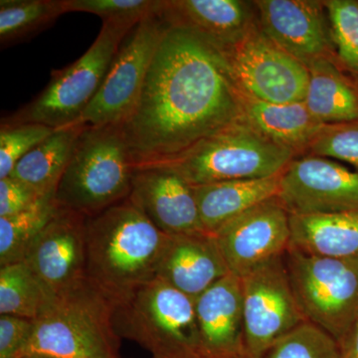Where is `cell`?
Here are the masks:
<instances>
[{"label": "cell", "instance_id": "6da1fadb", "mask_svg": "<svg viewBox=\"0 0 358 358\" xmlns=\"http://www.w3.org/2000/svg\"><path fill=\"white\" fill-rule=\"evenodd\" d=\"M241 119V91L221 49L169 25L121 127L136 169L166 164Z\"/></svg>", "mask_w": 358, "mask_h": 358}, {"label": "cell", "instance_id": "7a4b0ae2", "mask_svg": "<svg viewBox=\"0 0 358 358\" xmlns=\"http://www.w3.org/2000/svg\"><path fill=\"white\" fill-rule=\"evenodd\" d=\"M171 236L126 199L87 218L86 277L115 303L157 279Z\"/></svg>", "mask_w": 358, "mask_h": 358}, {"label": "cell", "instance_id": "3957f363", "mask_svg": "<svg viewBox=\"0 0 358 358\" xmlns=\"http://www.w3.org/2000/svg\"><path fill=\"white\" fill-rule=\"evenodd\" d=\"M114 303L84 278L55 294L34 326L23 353L57 358H119Z\"/></svg>", "mask_w": 358, "mask_h": 358}, {"label": "cell", "instance_id": "277c9868", "mask_svg": "<svg viewBox=\"0 0 358 358\" xmlns=\"http://www.w3.org/2000/svg\"><path fill=\"white\" fill-rule=\"evenodd\" d=\"M134 171L121 124H86L59 181L56 202L59 207L92 217L128 199Z\"/></svg>", "mask_w": 358, "mask_h": 358}, {"label": "cell", "instance_id": "5b68a950", "mask_svg": "<svg viewBox=\"0 0 358 358\" xmlns=\"http://www.w3.org/2000/svg\"><path fill=\"white\" fill-rule=\"evenodd\" d=\"M113 322L120 338L136 341L152 358H208L195 301L160 278L114 303Z\"/></svg>", "mask_w": 358, "mask_h": 358}, {"label": "cell", "instance_id": "8992f818", "mask_svg": "<svg viewBox=\"0 0 358 358\" xmlns=\"http://www.w3.org/2000/svg\"><path fill=\"white\" fill-rule=\"evenodd\" d=\"M298 157L241 119L159 166L169 167L189 185L199 186L270 178L282 173Z\"/></svg>", "mask_w": 358, "mask_h": 358}, {"label": "cell", "instance_id": "52a82bcc", "mask_svg": "<svg viewBox=\"0 0 358 358\" xmlns=\"http://www.w3.org/2000/svg\"><path fill=\"white\" fill-rule=\"evenodd\" d=\"M131 31L103 23L98 37L84 55L64 69L53 71L41 94L2 121L35 122L55 129L79 124L102 86L120 45Z\"/></svg>", "mask_w": 358, "mask_h": 358}, {"label": "cell", "instance_id": "ba28073f", "mask_svg": "<svg viewBox=\"0 0 358 358\" xmlns=\"http://www.w3.org/2000/svg\"><path fill=\"white\" fill-rule=\"evenodd\" d=\"M284 258L306 320L341 343L358 317V259L310 255L292 246Z\"/></svg>", "mask_w": 358, "mask_h": 358}, {"label": "cell", "instance_id": "9c48e42d", "mask_svg": "<svg viewBox=\"0 0 358 358\" xmlns=\"http://www.w3.org/2000/svg\"><path fill=\"white\" fill-rule=\"evenodd\" d=\"M240 91L263 102H305L310 72L268 38L257 22L239 41L220 48Z\"/></svg>", "mask_w": 358, "mask_h": 358}, {"label": "cell", "instance_id": "30bf717a", "mask_svg": "<svg viewBox=\"0 0 358 358\" xmlns=\"http://www.w3.org/2000/svg\"><path fill=\"white\" fill-rule=\"evenodd\" d=\"M241 282L244 358H262L271 346L308 320L294 296L284 256L254 268Z\"/></svg>", "mask_w": 358, "mask_h": 358}, {"label": "cell", "instance_id": "8fae6325", "mask_svg": "<svg viewBox=\"0 0 358 358\" xmlns=\"http://www.w3.org/2000/svg\"><path fill=\"white\" fill-rule=\"evenodd\" d=\"M167 23L157 13L141 20L124 37L98 94L79 124H121L134 109Z\"/></svg>", "mask_w": 358, "mask_h": 358}, {"label": "cell", "instance_id": "7c38bea8", "mask_svg": "<svg viewBox=\"0 0 358 358\" xmlns=\"http://www.w3.org/2000/svg\"><path fill=\"white\" fill-rule=\"evenodd\" d=\"M277 197L289 214L358 209V173L334 159L301 155L282 171Z\"/></svg>", "mask_w": 358, "mask_h": 358}, {"label": "cell", "instance_id": "4fadbf2b", "mask_svg": "<svg viewBox=\"0 0 358 358\" xmlns=\"http://www.w3.org/2000/svg\"><path fill=\"white\" fill-rule=\"evenodd\" d=\"M213 235L231 274L242 278L285 255L291 244L289 213L275 197L240 214Z\"/></svg>", "mask_w": 358, "mask_h": 358}, {"label": "cell", "instance_id": "5bb4252c", "mask_svg": "<svg viewBox=\"0 0 358 358\" xmlns=\"http://www.w3.org/2000/svg\"><path fill=\"white\" fill-rule=\"evenodd\" d=\"M253 2L262 31L293 57L307 67L324 60L338 63L329 18L322 1L257 0Z\"/></svg>", "mask_w": 358, "mask_h": 358}, {"label": "cell", "instance_id": "9a60e30c", "mask_svg": "<svg viewBox=\"0 0 358 358\" xmlns=\"http://www.w3.org/2000/svg\"><path fill=\"white\" fill-rule=\"evenodd\" d=\"M129 199L169 236L205 232L194 186L169 167H136Z\"/></svg>", "mask_w": 358, "mask_h": 358}, {"label": "cell", "instance_id": "2e32d148", "mask_svg": "<svg viewBox=\"0 0 358 358\" xmlns=\"http://www.w3.org/2000/svg\"><path fill=\"white\" fill-rule=\"evenodd\" d=\"M87 218L59 207L26 256L25 262L54 294L87 278Z\"/></svg>", "mask_w": 358, "mask_h": 358}, {"label": "cell", "instance_id": "e0dca14e", "mask_svg": "<svg viewBox=\"0 0 358 358\" xmlns=\"http://www.w3.org/2000/svg\"><path fill=\"white\" fill-rule=\"evenodd\" d=\"M202 346L208 358H244L241 278L229 274L195 300Z\"/></svg>", "mask_w": 358, "mask_h": 358}, {"label": "cell", "instance_id": "ac0fdd59", "mask_svg": "<svg viewBox=\"0 0 358 358\" xmlns=\"http://www.w3.org/2000/svg\"><path fill=\"white\" fill-rule=\"evenodd\" d=\"M229 274L215 236L202 232L171 236L157 278L195 301Z\"/></svg>", "mask_w": 358, "mask_h": 358}, {"label": "cell", "instance_id": "d6986e66", "mask_svg": "<svg viewBox=\"0 0 358 358\" xmlns=\"http://www.w3.org/2000/svg\"><path fill=\"white\" fill-rule=\"evenodd\" d=\"M157 14L169 25L199 32L219 48L239 41L258 22L254 2L242 0H160Z\"/></svg>", "mask_w": 358, "mask_h": 358}, {"label": "cell", "instance_id": "ffe728a7", "mask_svg": "<svg viewBox=\"0 0 358 358\" xmlns=\"http://www.w3.org/2000/svg\"><path fill=\"white\" fill-rule=\"evenodd\" d=\"M242 119L259 134L282 147L305 155L322 124L305 102H263L241 92Z\"/></svg>", "mask_w": 358, "mask_h": 358}, {"label": "cell", "instance_id": "44dd1931", "mask_svg": "<svg viewBox=\"0 0 358 358\" xmlns=\"http://www.w3.org/2000/svg\"><path fill=\"white\" fill-rule=\"evenodd\" d=\"M281 174L194 186L205 232L214 234L240 214L277 197Z\"/></svg>", "mask_w": 358, "mask_h": 358}, {"label": "cell", "instance_id": "7402d4cb", "mask_svg": "<svg viewBox=\"0 0 358 358\" xmlns=\"http://www.w3.org/2000/svg\"><path fill=\"white\" fill-rule=\"evenodd\" d=\"M289 246L310 255L358 259V209L289 214Z\"/></svg>", "mask_w": 358, "mask_h": 358}, {"label": "cell", "instance_id": "603a6c76", "mask_svg": "<svg viewBox=\"0 0 358 358\" xmlns=\"http://www.w3.org/2000/svg\"><path fill=\"white\" fill-rule=\"evenodd\" d=\"M333 61L308 66L310 80L305 103L322 124L358 120V85Z\"/></svg>", "mask_w": 358, "mask_h": 358}, {"label": "cell", "instance_id": "cb8c5ba5", "mask_svg": "<svg viewBox=\"0 0 358 358\" xmlns=\"http://www.w3.org/2000/svg\"><path fill=\"white\" fill-rule=\"evenodd\" d=\"M85 126L77 124L55 129L17 162L9 176L31 186L45 196L55 195Z\"/></svg>", "mask_w": 358, "mask_h": 358}, {"label": "cell", "instance_id": "d4e9b609", "mask_svg": "<svg viewBox=\"0 0 358 358\" xmlns=\"http://www.w3.org/2000/svg\"><path fill=\"white\" fill-rule=\"evenodd\" d=\"M54 296L25 261L0 268V315L35 320Z\"/></svg>", "mask_w": 358, "mask_h": 358}, {"label": "cell", "instance_id": "484cf974", "mask_svg": "<svg viewBox=\"0 0 358 358\" xmlns=\"http://www.w3.org/2000/svg\"><path fill=\"white\" fill-rule=\"evenodd\" d=\"M58 209L55 195H48L28 210L0 217V267L24 261Z\"/></svg>", "mask_w": 358, "mask_h": 358}, {"label": "cell", "instance_id": "4316f807", "mask_svg": "<svg viewBox=\"0 0 358 358\" xmlns=\"http://www.w3.org/2000/svg\"><path fill=\"white\" fill-rule=\"evenodd\" d=\"M64 13L62 0H1L0 42L6 47L34 36Z\"/></svg>", "mask_w": 358, "mask_h": 358}, {"label": "cell", "instance_id": "83f0119b", "mask_svg": "<svg viewBox=\"0 0 358 358\" xmlns=\"http://www.w3.org/2000/svg\"><path fill=\"white\" fill-rule=\"evenodd\" d=\"M331 28L336 61L358 76V1L327 0L322 1Z\"/></svg>", "mask_w": 358, "mask_h": 358}, {"label": "cell", "instance_id": "f1b7e54d", "mask_svg": "<svg viewBox=\"0 0 358 358\" xmlns=\"http://www.w3.org/2000/svg\"><path fill=\"white\" fill-rule=\"evenodd\" d=\"M262 358H341L338 341L305 322L268 348Z\"/></svg>", "mask_w": 358, "mask_h": 358}, {"label": "cell", "instance_id": "f546056e", "mask_svg": "<svg viewBox=\"0 0 358 358\" xmlns=\"http://www.w3.org/2000/svg\"><path fill=\"white\" fill-rule=\"evenodd\" d=\"M160 0H62L65 13L95 14L103 23L133 30L141 20L157 13Z\"/></svg>", "mask_w": 358, "mask_h": 358}, {"label": "cell", "instance_id": "4dcf8cb0", "mask_svg": "<svg viewBox=\"0 0 358 358\" xmlns=\"http://www.w3.org/2000/svg\"><path fill=\"white\" fill-rule=\"evenodd\" d=\"M54 131L55 129L35 122L2 121L0 127V179L10 176L17 162Z\"/></svg>", "mask_w": 358, "mask_h": 358}, {"label": "cell", "instance_id": "1f68e13d", "mask_svg": "<svg viewBox=\"0 0 358 358\" xmlns=\"http://www.w3.org/2000/svg\"><path fill=\"white\" fill-rule=\"evenodd\" d=\"M306 155L345 162L358 171V120L324 124Z\"/></svg>", "mask_w": 358, "mask_h": 358}, {"label": "cell", "instance_id": "d6a6232c", "mask_svg": "<svg viewBox=\"0 0 358 358\" xmlns=\"http://www.w3.org/2000/svg\"><path fill=\"white\" fill-rule=\"evenodd\" d=\"M46 196L13 176L0 179V217L28 210Z\"/></svg>", "mask_w": 358, "mask_h": 358}, {"label": "cell", "instance_id": "836d02e7", "mask_svg": "<svg viewBox=\"0 0 358 358\" xmlns=\"http://www.w3.org/2000/svg\"><path fill=\"white\" fill-rule=\"evenodd\" d=\"M33 320L0 315V358H17L31 336Z\"/></svg>", "mask_w": 358, "mask_h": 358}, {"label": "cell", "instance_id": "e575fe53", "mask_svg": "<svg viewBox=\"0 0 358 358\" xmlns=\"http://www.w3.org/2000/svg\"><path fill=\"white\" fill-rule=\"evenodd\" d=\"M338 345L341 358H358V317Z\"/></svg>", "mask_w": 358, "mask_h": 358}, {"label": "cell", "instance_id": "d590c367", "mask_svg": "<svg viewBox=\"0 0 358 358\" xmlns=\"http://www.w3.org/2000/svg\"><path fill=\"white\" fill-rule=\"evenodd\" d=\"M17 358H57V357H51V355H45V353L27 352V353H23V355H21L20 357H18Z\"/></svg>", "mask_w": 358, "mask_h": 358}]
</instances>
